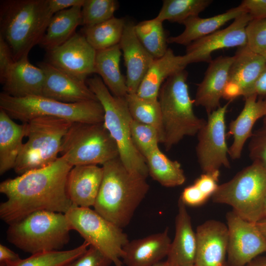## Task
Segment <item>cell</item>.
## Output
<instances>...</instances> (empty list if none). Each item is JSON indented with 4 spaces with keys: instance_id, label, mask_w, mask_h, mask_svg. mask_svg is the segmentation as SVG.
Instances as JSON below:
<instances>
[{
    "instance_id": "obj_1",
    "label": "cell",
    "mask_w": 266,
    "mask_h": 266,
    "mask_svg": "<svg viewBox=\"0 0 266 266\" xmlns=\"http://www.w3.org/2000/svg\"><path fill=\"white\" fill-rule=\"evenodd\" d=\"M62 156L42 168L30 171L0 184L7 198L0 204V217L8 225L39 210L65 214L72 206L66 182L72 168Z\"/></svg>"
},
{
    "instance_id": "obj_2",
    "label": "cell",
    "mask_w": 266,
    "mask_h": 266,
    "mask_svg": "<svg viewBox=\"0 0 266 266\" xmlns=\"http://www.w3.org/2000/svg\"><path fill=\"white\" fill-rule=\"evenodd\" d=\"M102 166L103 177L94 210L122 229L129 224L149 185L146 178L129 170L119 157Z\"/></svg>"
},
{
    "instance_id": "obj_3",
    "label": "cell",
    "mask_w": 266,
    "mask_h": 266,
    "mask_svg": "<svg viewBox=\"0 0 266 266\" xmlns=\"http://www.w3.org/2000/svg\"><path fill=\"white\" fill-rule=\"evenodd\" d=\"M54 14L48 0H4L0 2V36L14 62L39 44Z\"/></svg>"
},
{
    "instance_id": "obj_4",
    "label": "cell",
    "mask_w": 266,
    "mask_h": 266,
    "mask_svg": "<svg viewBox=\"0 0 266 266\" xmlns=\"http://www.w3.org/2000/svg\"><path fill=\"white\" fill-rule=\"evenodd\" d=\"M188 72L181 69L168 77L160 90L163 142L168 151L186 136H194L206 120L194 113L187 84Z\"/></svg>"
},
{
    "instance_id": "obj_5",
    "label": "cell",
    "mask_w": 266,
    "mask_h": 266,
    "mask_svg": "<svg viewBox=\"0 0 266 266\" xmlns=\"http://www.w3.org/2000/svg\"><path fill=\"white\" fill-rule=\"evenodd\" d=\"M86 82L103 107V125L117 145L122 163L132 172L146 178L149 173L145 159L132 139V118L126 98L113 96L98 76Z\"/></svg>"
},
{
    "instance_id": "obj_6",
    "label": "cell",
    "mask_w": 266,
    "mask_h": 266,
    "mask_svg": "<svg viewBox=\"0 0 266 266\" xmlns=\"http://www.w3.org/2000/svg\"><path fill=\"white\" fill-rule=\"evenodd\" d=\"M70 230L64 213L39 210L9 225L6 238L19 249L34 254L60 250L69 242Z\"/></svg>"
},
{
    "instance_id": "obj_7",
    "label": "cell",
    "mask_w": 266,
    "mask_h": 266,
    "mask_svg": "<svg viewBox=\"0 0 266 266\" xmlns=\"http://www.w3.org/2000/svg\"><path fill=\"white\" fill-rule=\"evenodd\" d=\"M0 109L22 123L37 117H51L72 123H103L104 110L99 101L65 103L41 96L16 98L0 94Z\"/></svg>"
},
{
    "instance_id": "obj_8",
    "label": "cell",
    "mask_w": 266,
    "mask_h": 266,
    "mask_svg": "<svg viewBox=\"0 0 266 266\" xmlns=\"http://www.w3.org/2000/svg\"><path fill=\"white\" fill-rule=\"evenodd\" d=\"M72 123L51 117L34 118L26 124L24 143L14 170L19 175L44 168L56 161L63 139Z\"/></svg>"
},
{
    "instance_id": "obj_9",
    "label": "cell",
    "mask_w": 266,
    "mask_h": 266,
    "mask_svg": "<svg viewBox=\"0 0 266 266\" xmlns=\"http://www.w3.org/2000/svg\"><path fill=\"white\" fill-rule=\"evenodd\" d=\"M266 193V169L253 162L219 185L211 197L213 202L231 205L240 217L256 223L262 219Z\"/></svg>"
},
{
    "instance_id": "obj_10",
    "label": "cell",
    "mask_w": 266,
    "mask_h": 266,
    "mask_svg": "<svg viewBox=\"0 0 266 266\" xmlns=\"http://www.w3.org/2000/svg\"><path fill=\"white\" fill-rule=\"evenodd\" d=\"M61 156L72 166L103 165L119 157L117 145L103 123H72L62 144Z\"/></svg>"
},
{
    "instance_id": "obj_11",
    "label": "cell",
    "mask_w": 266,
    "mask_h": 266,
    "mask_svg": "<svg viewBox=\"0 0 266 266\" xmlns=\"http://www.w3.org/2000/svg\"><path fill=\"white\" fill-rule=\"evenodd\" d=\"M65 214L71 230L110 258L115 266H124L121 259L129 240L122 228L90 208L72 205Z\"/></svg>"
},
{
    "instance_id": "obj_12",
    "label": "cell",
    "mask_w": 266,
    "mask_h": 266,
    "mask_svg": "<svg viewBox=\"0 0 266 266\" xmlns=\"http://www.w3.org/2000/svg\"><path fill=\"white\" fill-rule=\"evenodd\" d=\"M232 101L207 114L205 124L199 131L196 146L198 162L203 173L230 167L226 142L225 116Z\"/></svg>"
},
{
    "instance_id": "obj_13",
    "label": "cell",
    "mask_w": 266,
    "mask_h": 266,
    "mask_svg": "<svg viewBox=\"0 0 266 266\" xmlns=\"http://www.w3.org/2000/svg\"><path fill=\"white\" fill-rule=\"evenodd\" d=\"M229 266H244L266 252V240L256 223L244 220L234 211L227 213Z\"/></svg>"
},
{
    "instance_id": "obj_14",
    "label": "cell",
    "mask_w": 266,
    "mask_h": 266,
    "mask_svg": "<svg viewBox=\"0 0 266 266\" xmlns=\"http://www.w3.org/2000/svg\"><path fill=\"white\" fill-rule=\"evenodd\" d=\"M96 50L82 33H75L62 44L46 51L45 61L83 81L95 73Z\"/></svg>"
},
{
    "instance_id": "obj_15",
    "label": "cell",
    "mask_w": 266,
    "mask_h": 266,
    "mask_svg": "<svg viewBox=\"0 0 266 266\" xmlns=\"http://www.w3.org/2000/svg\"><path fill=\"white\" fill-rule=\"evenodd\" d=\"M252 20L250 15L244 12L226 28L192 42L187 46L183 55L186 65L202 62L209 63L212 60L211 54L215 51L246 45V28Z\"/></svg>"
},
{
    "instance_id": "obj_16",
    "label": "cell",
    "mask_w": 266,
    "mask_h": 266,
    "mask_svg": "<svg viewBox=\"0 0 266 266\" xmlns=\"http://www.w3.org/2000/svg\"><path fill=\"white\" fill-rule=\"evenodd\" d=\"M44 73L42 96L65 103L98 101L86 81L80 80L46 62L38 64Z\"/></svg>"
},
{
    "instance_id": "obj_17",
    "label": "cell",
    "mask_w": 266,
    "mask_h": 266,
    "mask_svg": "<svg viewBox=\"0 0 266 266\" xmlns=\"http://www.w3.org/2000/svg\"><path fill=\"white\" fill-rule=\"evenodd\" d=\"M195 266H225L229 234L227 226L208 220L198 227L196 232Z\"/></svg>"
},
{
    "instance_id": "obj_18",
    "label": "cell",
    "mask_w": 266,
    "mask_h": 266,
    "mask_svg": "<svg viewBox=\"0 0 266 266\" xmlns=\"http://www.w3.org/2000/svg\"><path fill=\"white\" fill-rule=\"evenodd\" d=\"M134 26L133 22H126L119 42L127 70L126 79L128 94L136 93L139 85L155 59L138 39Z\"/></svg>"
},
{
    "instance_id": "obj_19",
    "label": "cell",
    "mask_w": 266,
    "mask_h": 266,
    "mask_svg": "<svg viewBox=\"0 0 266 266\" xmlns=\"http://www.w3.org/2000/svg\"><path fill=\"white\" fill-rule=\"evenodd\" d=\"M233 56H220L212 60L204 78L198 85L194 104L203 107L210 113L220 106L224 88L229 81V71Z\"/></svg>"
},
{
    "instance_id": "obj_20",
    "label": "cell",
    "mask_w": 266,
    "mask_h": 266,
    "mask_svg": "<svg viewBox=\"0 0 266 266\" xmlns=\"http://www.w3.org/2000/svg\"><path fill=\"white\" fill-rule=\"evenodd\" d=\"M25 56L14 62L0 82L3 93L16 98L41 96L44 73Z\"/></svg>"
},
{
    "instance_id": "obj_21",
    "label": "cell",
    "mask_w": 266,
    "mask_h": 266,
    "mask_svg": "<svg viewBox=\"0 0 266 266\" xmlns=\"http://www.w3.org/2000/svg\"><path fill=\"white\" fill-rule=\"evenodd\" d=\"M103 177V168L96 165L73 166L69 172L66 191L73 205L94 206Z\"/></svg>"
},
{
    "instance_id": "obj_22",
    "label": "cell",
    "mask_w": 266,
    "mask_h": 266,
    "mask_svg": "<svg viewBox=\"0 0 266 266\" xmlns=\"http://www.w3.org/2000/svg\"><path fill=\"white\" fill-rule=\"evenodd\" d=\"M171 241L168 229L142 238L129 241L122 258L126 266H151L167 256Z\"/></svg>"
},
{
    "instance_id": "obj_23",
    "label": "cell",
    "mask_w": 266,
    "mask_h": 266,
    "mask_svg": "<svg viewBox=\"0 0 266 266\" xmlns=\"http://www.w3.org/2000/svg\"><path fill=\"white\" fill-rule=\"evenodd\" d=\"M175 219V233L167 256L170 266H195L196 236L186 208L179 199Z\"/></svg>"
},
{
    "instance_id": "obj_24",
    "label": "cell",
    "mask_w": 266,
    "mask_h": 266,
    "mask_svg": "<svg viewBox=\"0 0 266 266\" xmlns=\"http://www.w3.org/2000/svg\"><path fill=\"white\" fill-rule=\"evenodd\" d=\"M255 94L245 99L244 107L237 117L229 124V133L233 141L229 148L228 155L232 159L240 158L243 146L252 134V129L256 121L266 114V97L260 98Z\"/></svg>"
},
{
    "instance_id": "obj_25",
    "label": "cell",
    "mask_w": 266,
    "mask_h": 266,
    "mask_svg": "<svg viewBox=\"0 0 266 266\" xmlns=\"http://www.w3.org/2000/svg\"><path fill=\"white\" fill-rule=\"evenodd\" d=\"M186 66L184 56L175 55L171 49L168 48L164 56L154 59L136 94L144 99L158 100L160 90L166 79Z\"/></svg>"
},
{
    "instance_id": "obj_26",
    "label": "cell",
    "mask_w": 266,
    "mask_h": 266,
    "mask_svg": "<svg viewBox=\"0 0 266 266\" xmlns=\"http://www.w3.org/2000/svg\"><path fill=\"white\" fill-rule=\"evenodd\" d=\"M246 12L240 5L232 8L226 12L207 18L199 16L191 17L181 24L185 26L180 34L167 39L168 43H175L188 46L192 42L207 36L218 30L229 21L234 20Z\"/></svg>"
},
{
    "instance_id": "obj_27",
    "label": "cell",
    "mask_w": 266,
    "mask_h": 266,
    "mask_svg": "<svg viewBox=\"0 0 266 266\" xmlns=\"http://www.w3.org/2000/svg\"><path fill=\"white\" fill-rule=\"evenodd\" d=\"M26 136V124H18L0 109V174L14 168Z\"/></svg>"
},
{
    "instance_id": "obj_28",
    "label": "cell",
    "mask_w": 266,
    "mask_h": 266,
    "mask_svg": "<svg viewBox=\"0 0 266 266\" xmlns=\"http://www.w3.org/2000/svg\"><path fill=\"white\" fill-rule=\"evenodd\" d=\"M229 81L237 83L246 97L258 76L266 67V60L251 50L247 45L239 47L233 56Z\"/></svg>"
},
{
    "instance_id": "obj_29",
    "label": "cell",
    "mask_w": 266,
    "mask_h": 266,
    "mask_svg": "<svg viewBox=\"0 0 266 266\" xmlns=\"http://www.w3.org/2000/svg\"><path fill=\"white\" fill-rule=\"evenodd\" d=\"M122 56L119 44L96 51L95 69L110 93L114 96L125 98L128 94L126 78L120 68Z\"/></svg>"
},
{
    "instance_id": "obj_30",
    "label": "cell",
    "mask_w": 266,
    "mask_h": 266,
    "mask_svg": "<svg viewBox=\"0 0 266 266\" xmlns=\"http://www.w3.org/2000/svg\"><path fill=\"white\" fill-rule=\"evenodd\" d=\"M81 8L75 6L55 13L39 45L48 51L69 39L76 33L77 27L82 24Z\"/></svg>"
},
{
    "instance_id": "obj_31",
    "label": "cell",
    "mask_w": 266,
    "mask_h": 266,
    "mask_svg": "<svg viewBox=\"0 0 266 266\" xmlns=\"http://www.w3.org/2000/svg\"><path fill=\"white\" fill-rule=\"evenodd\" d=\"M149 175L161 185L173 187L182 185L186 177L180 163L172 161L158 147L145 158Z\"/></svg>"
},
{
    "instance_id": "obj_32",
    "label": "cell",
    "mask_w": 266,
    "mask_h": 266,
    "mask_svg": "<svg viewBox=\"0 0 266 266\" xmlns=\"http://www.w3.org/2000/svg\"><path fill=\"white\" fill-rule=\"evenodd\" d=\"M126 21L113 18L100 24L84 27L83 34L96 50L105 49L119 44Z\"/></svg>"
},
{
    "instance_id": "obj_33",
    "label": "cell",
    "mask_w": 266,
    "mask_h": 266,
    "mask_svg": "<svg viewBox=\"0 0 266 266\" xmlns=\"http://www.w3.org/2000/svg\"><path fill=\"white\" fill-rule=\"evenodd\" d=\"M212 2L211 0H164L155 17L163 22L182 24L190 17L199 16Z\"/></svg>"
},
{
    "instance_id": "obj_34",
    "label": "cell",
    "mask_w": 266,
    "mask_h": 266,
    "mask_svg": "<svg viewBox=\"0 0 266 266\" xmlns=\"http://www.w3.org/2000/svg\"><path fill=\"white\" fill-rule=\"evenodd\" d=\"M163 23L154 18L140 22L134 26L138 39L155 59L164 56L168 49Z\"/></svg>"
},
{
    "instance_id": "obj_35",
    "label": "cell",
    "mask_w": 266,
    "mask_h": 266,
    "mask_svg": "<svg viewBox=\"0 0 266 266\" xmlns=\"http://www.w3.org/2000/svg\"><path fill=\"white\" fill-rule=\"evenodd\" d=\"M125 98L132 119L156 128L162 135L163 142L162 114L158 100L144 99L136 93L128 94Z\"/></svg>"
},
{
    "instance_id": "obj_36",
    "label": "cell",
    "mask_w": 266,
    "mask_h": 266,
    "mask_svg": "<svg viewBox=\"0 0 266 266\" xmlns=\"http://www.w3.org/2000/svg\"><path fill=\"white\" fill-rule=\"evenodd\" d=\"M90 246L87 241L69 250L51 251L32 254L9 266H65L83 255Z\"/></svg>"
},
{
    "instance_id": "obj_37",
    "label": "cell",
    "mask_w": 266,
    "mask_h": 266,
    "mask_svg": "<svg viewBox=\"0 0 266 266\" xmlns=\"http://www.w3.org/2000/svg\"><path fill=\"white\" fill-rule=\"evenodd\" d=\"M118 5L115 0H85L81 8L82 25L92 26L113 18Z\"/></svg>"
},
{
    "instance_id": "obj_38",
    "label": "cell",
    "mask_w": 266,
    "mask_h": 266,
    "mask_svg": "<svg viewBox=\"0 0 266 266\" xmlns=\"http://www.w3.org/2000/svg\"><path fill=\"white\" fill-rule=\"evenodd\" d=\"M131 132L133 143L139 152L145 158L162 143V137L159 131L155 127L144 124L132 119Z\"/></svg>"
},
{
    "instance_id": "obj_39",
    "label": "cell",
    "mask_w": 266,
    "mask_h": 266,
    "mask_svg": "<svg viewBox=\"0 0 266 266\" xmlns=\"http://www.w3.org/2000/svg\"><path fill=\"white\" fill-rule=\"evenodd\" d=\"M246 32L247 46L266 60V18L251 20Z\"/></svg>"
},
{
    "instance_id": "obj_40",
    "label": "cell",
    "mask_w": 266,
    "mask_h": 266,
    "mask_svg": "<svg viewBox=\"0 0 266 266\" xmlns=\"http://www.w3.org/2000/svg\"><path fill=\"white\" fill-rule=\"evenodd\" d=\"M248 148L249 157L266 169V128H262L253 133Z\"/></svg>"
},
{
    "instance_id": "obj_41",
    "label": "cell",
    "mask_w": 266,
    "mask_h": 266,
    "mask_svg": "<svg viewBox=\"0 0 266 266\" xmlns=\"http://www.w3.org/2000/svg\"><path fill=\"white\" fill-rule=\"evenodd\" d=\"M112 261L95 247L90 245L81 256L65 266H109Z\"/></svg>"
},
{
    "instance_id": "obj_42",
    "label": "cell",
    "mask_w": 266,
    "mask_h": 266,
    "mask_svg": "<svg viewBox=\"0 0 266 266\" xmlns=\"http://www.w3.org/2000/svg\"><path fill=\"white\" fill-rule=\"evenodd\" d=\"M219 176V170L203 173L195 181L194 184L209 198L218 189Z\"/></svg>"
},
{
    "instance_id": "obj_43",
    "label": "cell",
    "mask_w": 266,
    "mask_h": 266,
    "mask_svg": "<svg viewBox=\"0 0 266 266\" xmlns=\"http://www.w3.org/2000/svg\"><path fill=\"white\" fill-rule=\"evenodd\" d=\"M208 198L194 184L186 187L183 191L180 200L185 204L198 206L204 203Z\"/></svg>"
},
{
    "instance_id": "obj_44",
    "label": "cell",
    "mask_w": 266,
    "mask_h": 266,
    "mask_svg": "<svg viewBox=\"0 0 266 266\" xmlns=\"http://www.w3.org/2000/svg\"><path fill=\"white\" fill-rule=\"evenodd\" d=\"M14 63L12 51L8 44L0 36V82Z\"/></svg>"
},
{
    "instance_id": "obj_45",
    "label": "cell",
    "mask_w": 266,
    "mask_h": 266,
    "mask_svg": "<svg viewBox=\"0 0 266 266\" xmlns=\"http://www.w3.org/2000/svg\"><path fill=\"white\" fill-rule=\"evenodd\" d=\"M240 5L252 20L266 18V0H244Z\"/></svg>"
},
{
    "instance_id": "obj_46",
    "label": "cell",
    "mask_w": 266,
    "mask_h": 266,
    "mask_svg": "<svg viewBox=\"0 0 266 266\" xmlns=\"http://www.w3.org/2000/svg\"><path fill=\"white\" fill-rule=\"evenodd\" d=\"M85 0H48L49 8L55 13L75 6L82 7Z\"/></svg>"
},
{
    "instance_id": "obj_47",
    "label": "cell",
    "mask_w": 266,
    "mask_h": 266,
    "mask_svg": "<svg viewBox=\"0 0 266 266\" xmlns=\"http://www.w3.org/2000/svg\"><path fill=\"white\" fill-rule=\"evenodd\" d=\"M21 260L18 254L6 246L0 244V266H9Z\"/></svg>"
},
{
    "instance_id": "obj_48",
    "label": "cell",
    "mask_w": 266,
    "mask_h": 266,
    "mask_svg": "<svg viewBox=\"0 0 266 266\" xmlns=\"http://www.w3.org/2000/svg\"><path fill=\"white\" fill-rule=\"evenodd\" d=\"M252 94L260 98L266 97V67L260 73L246 97Z\"/></svg>"
},
{
    "instance_id": "obj_49",
    "label": "cell",
    "mask_w": 266,
    "mask_h": 266,
    "mask_svg": "<svg viewBox=\"0 0 266 266\" xmlns=\"http://www.w3.org/2000/svg\"><path fill=\"white\" fill-rule=\"evenodd\" d=\"M240 96H242L241 87L235 82L228 81L224 88L222 98L232 101Z\"/></svg>"
},
{
    "instance_id": "obj_50",
    "label": "cell",
    "mask_w": 266,
    "mask_h": 266,
    "mask_svg": "<svg viewBox=\"0 0 266 266\" xmlns=\"http://www.w3.org/2000/svg\"><path fill=\"white\" fill-rule=\"evenodd\" d=\"M244 266H266V257L254 259Z\"/></svg>"
},
{
    "instance_id": "obj_51",
    "label": "cell",
    "mask_w": 266,
    "mask_h": 266,
    "mask_svg": "<svg viewBox=\"0 0 266 266\" xmlns=\"http://www.w3.org/2000/svg\"><path fill=\"white\" fill-rule=\"evenodd\" d=\"M256 224L266 240V219L260 220L257 222Z\"/></svg>"
},
{
    "instance_id": "obj_52",
    "label": "cell",
    "mask_w": 266,
    "mask_h": 266,
    "mask_svg": "<svg viewBox=\"0 0 266 266\" xmlns=\"http://www.w3.org/2000/svg\"><path fill=\"white\" fill-rule=\"evenodd\" d=\"M266 219V193L265 194L263 206V211H262V219Z\"/></svg>"
},
{
    "instance_id": "obj_53",
    "label": "cell",
    "mask_w": 266,
    "mask_h": 266,
    "mask_svg": "<svg viewBox=\"0 0 266 266\" xmlns=\"http://www.w3.org/2000/svg\"><path fill=\"white\" fill-rule=\"evenodd\" d=\"M151 266H170L167 261L162 262L160 261L154 265Z\"/></svg>"
},
{
    "instance_id": "obj_54",
    "label": "cell",
    "mask_w": 266,
    "mask_h": 266,
    "mask_svg": "<svg viewBox=\"0 0 266 266\" xmlns=\"http://www.w3.org/2000/svg\"><path fill=\"white\" fill-rule=\"evenodd\" d=\"M263 128H266V114L264 117Z\"/></svg>"
},
{
    "instance_id": "obj_55",
    "label": "cell",
    "mask_w": 266,
    "mask_h": 266,
    "mask_svg": "<svg viewBox=\"0 0 266 266\" xmlns=\"http://www.w3.org/2000/svg\"><path fill=\"white\" fill-rule=\"evenodd\" d=\"M225 266H227L226 265Z\"/></svg>"
}]
</instances>
